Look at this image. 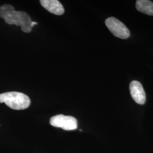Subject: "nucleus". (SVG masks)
Listing matches in <instances>:
<instances>
[{
	"label": "nucleus",
	"instance_id": "1",
	"mask_svg": "<svg viewBox=\"0 0 153 153\" xmlns=\"http://www.w3.org/2000/svg\"><path fill=\"white\" fill-rule=\"evenodd\" d=\"M0 17L6 23L21 26L22 31L30 33L32 31V22L30 16L25 11H16L13 6L6 4L0 6Z\"/></svg>",
	"mask_w": 153,
	"mask_h": 153
},
{
	"label": "nucleus",
	"instance_id": "2",
	"mask_svg": "<svg viewBox=\"0 0 153 153\" xmlns=\"http://www.w3.org/2000/svg\"><path fill=\"white\" fill-rule=\"evenodd\" d=\"M0 103H5L11 109L22 110L27 108L31 104V100L23 93L11 91L1 94Z\"/></svg>",
	"mask_w": 153,
	"mask_h": 153
},
{
	"label": "nucleus",
	"instance_id": "3",
	"mask_svg": "<svg viewBox=\"0 0 153 153\" xmlns=\"http://www.w3.org/2000/svg\"><path fill=\"white\" fill-rule=\"evenodd\" d=\"M105 23L111 33L117 38L126 39L130 36V31L126 25L115 17L106 19Z\"/></svg>",
	"mask_w": 153,
	"mask_h": 153
},
{
	"label": "nucleus",
	"instance_id": "4",
	"mask_svg": "<svg viewBox=\"0 0 153 153\" xmlns=\"http://www.w3.org/2000/svg\"><path fill=\"white\" fill-rule=\"evenodd\" d=\"M50 124L57 128H61L66 131H73L77 128V120L71 116L57 115L50 119Z\"/></svg>",
	"mask_w": 153,
	"mask_h": 153
},
{
	"label": "nucleus",
	"instance_id": "5",
	"mask_svg": "<svg viewBox=\"0 0 153 153\" xmlns=\"http://www.w3.org/2000/svg\"><path fill=\"white\" fill-rule=\"evenodd\" d=\"M131 95L133 99L139 104H144L146 102V94L142 84L137 81H132L129 85Z\"/></svg>",
	"mask_w": 153,
	"mask_h": 153
},
{
	"label": "nucleus",
	"instance_id": "6",
	"mask_svg": "<svg viewBox=\"0 0 153 153\" xmlns=\"http://www.w3.org/2000/svg\"><path fill=\"white\" fill-rule=\"evenodd\" d=\"M42 6L47 10L57 16H61L64 13V8L58 0H40Z\"/></svg>",
	"mask_w": 153,
	"mask_h": 153
},
{
	"label": "nucleus",
	"instance_id": "7",
	"mask_svg": "<svg viewBox=\"0 0 153 153\" xmlns=\"http://www.w3.org/2000/svg\"><path fill=\"white\" fill-rule=\"evenodd\" d=\"M136 7L138 11L149 16H153V2L149 0H137Z\"/></svg>",
	"mask_w": 153,
	"mask_h": 153
},
{
	"label": "nucleus",
	"instance_id": "8",
	"mask_svg": "<svg viewBox=\"0 0 153 153\" xmlns=\"http://www.w3.org/2000/svg\"><path fill=\"white\" fill-rule=\"evenodd\" d=\"M35 25H38V23H36V22H33V21L32 22V27H33Z\"/></svg>",
	"mask_w": 153,
	"mask_h": 153
}]
</instances>
